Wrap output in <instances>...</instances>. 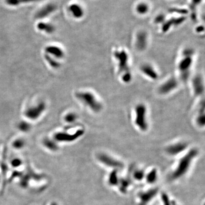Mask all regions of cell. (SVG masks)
<instances>
[{"label":"cell","mask_w":205,"mask_h":205,"mask_svg":"<svg viewBox=\"0 0 205 205\" xmlns=\"http://www.w3.org/2000/svg\"><path fill=\"white\" fill-rule=\"evenodd\" d=\"M114 56L117 63L118 70L121 80L124 83H130L132 80V74L130 70V56L128 52L119 48L114 51Z\"/></svg>","instance_id":"obj_1"},{"label":"cell","mask_w":205,"mask_h":205,"mask_svg":"<svg viewBox=\"0 0 205 205\" xmlns=\"http://www.w3.org/2000/svg\"><path fill=\"white\" fill-rule=\"evenodd\" d=\"M195 51L193 48H187L183 50L178 62V71L180 78L184 82L189 78L191 69L193 66Z\"/></svg>","instance_id":"obj_2"},{"label":"cell","mask_w":205,"mask_h":205,"mask_svg":"<svg viewBox=\"0 0 205 205\" xmlns=\"http://www.w3.org/2000/svg\"><path fill=\"white\" fill-rule=\"evenodd\" d=\"M76 97L95 113H99L103 108L102 102L90 91H82L76 93Z\"/></svg>","instance_id":"obj_3"},{"label":"cell","mask_w":205,"mask_h":205,"mask_svg":"<svg viewBox=\"0 0 205 205\" xmlns=\"http://www.w3.org/2000/svg\"><path fill=\"white\" fill-rule=\"evenodd\" d=\"M134 124L140 130L145 132L148 129V109L144 103H138L134 107Z\"/></svg>","instance_id":"obj_4"},{"label":"cell","mask_w":205,"mask_h":205,"mask_svg":"<svg viewBox=\"0 0 205 205\" xmlns=\"http://www.w3.org/2000/svg\"><path fill=\"white\" fill-rule=\"evenodd\" d=\"M197 150L193 149L190 150L184 157L182 158L179 163L177 168L172 174L171 177L172 179L176 180L184 176L189 169L193 159L197 155Z\"/></svg>","instance_id":"obj_5"},{"label":"cell","mask_w":205,"mask_h":205,"mask_svg":"<svg viewBox=\"0 0 205 205\" xmlns=\"http://www.w3.org/2000/svg\"><path fill=\"white\" fill-rule=\"evenodd\" d=\"M179 86L178 79L174 77L170 78L164 82L158 88V92L161 95H167L175 91Z\"/></svg>","instance_id":"obj_6"},{"label":"cell","mask_w":205,"mask_h":205,"mask_svg":"<svg viewBox=\"0 0 205 205\" xmlns=\"http://www.w3.org/2000/svg\"><path fill=\"white\" fill-rule=\"evenodd\" d=\"M46 109V104L43 102H39L36 106H31L28 108L25 114L29 119L33 120L39 118Z\"/></svg>","instance_id":"obj_7"},{"label":"cell","mask_w":205,"mask_h":205,"mask_svg":"<svg viewBox=\"0 0 205 205\" xmlns=\"http://www.w3.org/2000/svg\"><path fill=\"white\" fill-rule=\"evenodd\" d=\"M140 70L143 75L152 80H156L159 78L157 70L150 63H144L140 67Z\"/></svg>","instance_id":"obj_8"},{"label":"cell","mask_w":205,"mask_h":205,"mask_svg":"<svg viewBox=\"0 0 205 205\" xmlns=\"http://www.w3.org/2000/svg\"><path fill=\"white\" fill-rule=\"evenodd\" d=\"M192 87L194 94L195 96H201L205 91L203 79L201 75H195L192 80Z\"/></svg>","instance_id":"obj_9"},{"label":"cell","mask_w":205,"mask_h":205,"mask_svg":"<svg viewBox=\"0 0 205 205\" xmlns=\"http://www.w3.org/2000/svg\"><path fill=\"white\" fill-rule=\"evenodd\" d=\"M148 35L145 32L138 33L136 37L135 47L139 51H144L148 46Z\"/></svg>","instance_id":"obj_10"},{"label":"cell","mask_w":205,"mask_h":205,"mask_svg":"<svg viewBox=\"0 0 205 205\" xmlns=\"http://www.w3.org/2000/svg\"><path fill=\"white\" fill-rule=\"evenodd\" d=\"M84 134V130H78L75 132L74 134H70L65 133H58L55 134V138L58 141H71L76 139L79 138L81 136Z\"/></svg>","instance_id":"obj_11"},{"label":"cell","mask_w":205,"mask_h":205,"mask_svg":"<svg viewBox=\"0 0 205 205\" xmlns=\"http://www.w3.org/2000/svg\"><path fill=\"white\" fill-rule=\"evenodd\" d=\"M99 160L106 165L115 168H122V164L114 158L108 156L106 154H102L99 156Z\"/></svg>","instance_id":"obj_12"},{"label":"cell","mask_w":205,"mask_h":205,"mask_svg":"<svg viewBox=\"0 0 205 205\" xmlns=\"http://www.w3.org/2000/svg\"><path fill=\"white\" fill-rule=\"evenodd\" d=\"M56 9V5L48 4L42 8L36 14V17L38 19H42L51 14Z\"/></svg>","instance_id":"obj_13"},{"label":"cell","mask_w":205,"mask_h":205,"mask_svg":"<svg viewBox=\"0 0 205 205\" xmlns=\"http://www.w3.org/2000/svg\"><path fill=\"white\" fill-rule=\"evenodd\" d=\"M186 147L187 144L185 142H178L169 146L167 148V152L170 154L176 155L184 151Z\"/></svg>","instance_id":"obj_14"},{"label":"cell","mask_w":205,"mask_h":205,"mask_svg":"<svg viewBox=\"0 0 205 205\" xmlns=\"http://www.w3.org/2000/svg\"><path fill=\"white\" fill-rule=\"evenodd\" d=\"M157 193V189L150 190L145 193H142L140 195V205H146L151 199L153 198L154 197Z\"/></svg>","instance_id":"obj_15"},{"label":"cell","mask_w":205,"mask_h":205,"mask_svg":"<svg viewBox=\"0 0 205 205\" xmlns=\"http://www.w3.org/2000/svg\"><path fill=\"white\" fill-rule=\"evenodd\" d=\"M45 51L57 59H61L63 58L64 53L62 49L55 46H49L45 48Z\"/></svg>","instance_id":"obj_16"},{"label":"cell","mask_w":205,"mask_h":205,"mask_svg":"<svg viewBox=\"0 0 205 205\" xmlns=\"http://www.w3.org/2000/svg\"><path fill=\"white\" fill-rule=\"evenodd\" d=\"M196 122L199 126H205V102L203 99L202 100V102L201 103L198 109L197 116L196 117Z\"/></svg>","instance_id":"obj_17"},{"label":"cell","mask_w":205,"mask_h":205,"mask_svg":"<svg viewBox=\"0 0 205 205\" xmlns=\"http://www.w3.org/2000/svg\"><path fill=\"white\" fill-rule=\"evenodd\" d=\"M69 10L72 15L76 18H80L84 15V11L82 8L78 4H74L69 6Z\"/></svg>","instance_id":"obj_18"},{"label":"cell","mask_w":205,"mask_h":205,"mask_svg":"<svg viewBox=\"0 0 205 205\" xmlns=\"http://www.w3.org/2000/svg\"><path fill=\"white\" fill-rule=\"evenodd\" d=\"M185 18L184 17H182V18H180L178 19H173V20L168 21L163 25L162 31L164 33L168 32L173 25V26L174 25H179L181 24L185 21Z\"/></svg>","instance_id":"obj_19"},{"label":"cell","mask_w":205,"mask_h":205,"mask_svg":"<svg viewBox=\"0 0 205 205\" xmlns=\"http://www.w3.org/2000/svg\"><path fill=\"white\" fill-rule=\"evenodd\" d=\"M37 28L41 31L48 34H52L55 30V27L53 25L44 22H40L37 25Z\"/></svg>","instance_id":"obj_20"},{"label":"cell","mask_w":205,"mask_h":205,"mask_svg":"<svg viewBox=\"0 0 205 205\" xmlns=\"http://www.w3.org/2000/svg\"><path fill=\"white\" fill-rule=\"evenodd\" d=\"M45 58H46V60L48 61V63H49V64L51 66V67H52L53 68H59L60 67V63H59L57 60H56L55 59L52 58L50 55H45Z\"/></svg>","instance_id":"obj_21"},{"label":"cell","mask_w":205,"mask_h":205,"mask_svg":"<svg viewBox=\"0 0 205 205\" xmlns=\"http://www.w3.org/2000/svg\"><path fill=\"white\" fill-rule=\"evenodd\" d=\"M157 179V172L156 170L154 169L152 170L149 173L147 176V181L149 184H153L156 181Z\"/></svg>","instance_id":"obj_22"},{"label":"cell","mask_w":205,"mask_h":205,"mask_svg":"<svg viewBox=\"0 0 205 205\" xmlns=\"http://www.w3.org/2000/svg\"><path fill=\"white\" fill-rule=\"evenodd\" d=\"M118 180L116 171H114L110 173L109 177V182L112 185H116L118 184Z\"/></svg>","instance_id":"obj_23"},{"label":"cell","mask_w":205,"mask_h":205,"mask_svg":"<svg viewBox=\"0 0 205 205\" xmlns=\"http://www.w3.org/2000/svg\"><path fill=\"white\" fill-rule=\"evenodd\" d=\"M18 127L21 131L27 132V131L30 130L31 126H30V124H29L28 122H26L25 121H22V122H19V124L18 125Z\"/></svg>","instance_id":"obj_24"},{"label":"cell","mask_w":205,"mask_h":205,"mask_svg":"<svg viewBox=\"0 0 205 205\" xmlns=\"http://www.w3.org/2000/svg\"><path fill=\"white\" fill-rule=\"evenodd\" d=\"M77 118H78L77 114L73 112H70L66 115L64 119L66 122H67L72 123V122H75Z\"/></svg>","instance_id":"obj_25"},{"label":"cell","mask_w":205,"mask_h":205,"mask_svg":"<svg viewBox=\"0 0 205 205\" xmlns=\"http://www.w3.org/2000/svg\"><path fill=\"white\" fill-rule=\"evenodd\" d=\"M137 10L140 14H145L148 10V6L146 5V4L144 3L139 4L137 7Z\"/></svg>","instance_id":"obj_26"},{"label":"cell","mask_w":205,"mask_h":205,"mask_svg":"<svg viewBox=\"0 0 205 205\" xmlns=\"http://www.w3.org/2000/svg\"><path fill=\"white\" fill-rule=\"evenodd\" d=\"M144 176V173L142 170H137L134 172V177L137 180H138V181L141 180L143 179Z\"/></svg>","instance_id":"obj_27"},{"label":"cell","mask_w":205,"mask_h":205,"mask_svg":"<svg viewBox=\"0 0 205 205\" xmlns=\"http://www.w3.org/2000/svg\"><path fill=\"white\" fill-rule=\"evenodd\" d=\"M129 185V182L126 180H122L121 181V186H120V190L121 191L124 193L126 191V188Z\"/></svg>","instance_id":"obj_28"},{"label":"cell","mask_w":205,"mask_h":205,"mask_svg":"<svg viewBox=\"0 0 205 205\" xmlns=\"http://www.w3.org/2000/svg\"><path fill=\"white\" fill-rule=\"evenodd\" d=\"M24 141L22 140H21V139H18V140H16L14 144H13V145L14 146V147H16L17 148H22V146H24Z\"/></svg>","instance_id":"obj_29"},{"label":"cell","mask_w":205,"mask_h":205,"mask_svg":"<svg viewBox=\"0 0 205 205\" xmlns=\"http://www.w3.org/2000/svg\"><path fill=\"white\" fill-rule=\"evenodd\" d=\"M6 2L9 5L13 6H16L20 4L19 0H6Z\"/></svg>","instance_id":"obj_30"},{"label":"cell","mask_w":205,"mask_h":205,"mask_svg":"<svg viewBox=\"0 0 205 205\" xmlns=\"http://www.w3.org/2000/svg\"><path fill=\"white\" fill-rule=\"evenodd\" d=\"M44 144H45V145L48 146L49 148H51V149H52V148L54 149L56 147L55 143L53 142L52 141L50 140H46L44 141Z\"/></svg>","instance_id":"obj_31"},{"label":"cell","mask_w":205,"mask_h":205,"mask_svg":"<svg viewBox=\"0 0 205 205\" xmlns=\"http://www.w3.org/2000/svg\"><path fill=\"white\" fill-rule=\"evenodd\" d=\"M162 200L165 205H172L170 204L168 197L165 194H162Z\"/></svg>","instance_id":"obj_32"},{"label":"cell","mask_w":205,"mask_h":205,"mask_svg":"<svg viewBox=\"0 0 205 205\" xmlns=\"http://www.w3.org/2000/svg\"><path fill=\"white\" fill-rule=\"evenodd\" d=\"M19 1H20V4H21V3H29V2L37 1V0H19Z\"/></svg>","instance_id":"obj_33"},{"label":"cell","mask_w":205,"mask_h":205,"mask_svg":"<svg viewBox=\"0 0 205 205\" xmlns=\"http://www.w3.org/2000/svg\"><path fill=\"white\" fill-rule=\"evenodd\" d=\"M164 19V17H163V16H158L157 18H156V22H157V23H159V22H160H160H161L162 21H163Z\"/></svg>","instance_id":"obj_34"},{"label":"cell","mask_w":205,"mask_h":205,"mask_svg":"<svg viewBox=\"0 0 205 205\" xmlns=\"http://www.w3.org/2000/svg\"><path fill=\"white\" fill-rule=\"evenodd\" d=\"M201 0H193V5H196L198 3L200 2Z\"/></svg>","instance_id":"obj_35"},{"label":"cell","mask_w":205,"mask_h":205,"mask_svg":"<svg viewBox=\"0 0 205 205\" xmlns=\"http://www.w3.org/2000/svg\"><path fill=\"white\" fill-rule=\"evenodd\" d=\"M40 1V0H37V1Z\"/></svg>","instance_id":"obj_36"}]
</instances>
